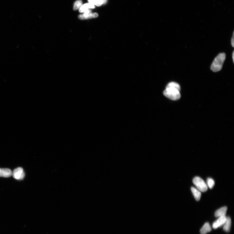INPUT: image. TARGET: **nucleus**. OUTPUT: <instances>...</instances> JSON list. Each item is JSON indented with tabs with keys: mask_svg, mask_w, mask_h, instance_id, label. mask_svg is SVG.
Instances as JSON below:
<instances>
[{
	"mask_svg": "<svg viewBox=\"0 0 234 234\" xmlns=\"http://www.w3.org/2000/svg\"><path fill=\"white\" fill-rule=\"evenodd\" d=\"M191 190L196 200L197 201H199L201 196V192L200 190L194 187H192Z\"/></svg>",
	"mask_w": 234,
	"mask_h": 234,
	"instance_id": "nucleus-12",
	"label": "nucleus"
},
{
	"mask_svg": "<svg viewBox=\"0 0 234 234\" xmlns=\"http://www.w3.org/2000/svg\"><path fill=\"white\" fill-rule=\"evenodd\" d=\"M234 32L233 33V37L232 38V39H231V44L232 46L233 47L234 46Z\"/></svg>",
	"mask_w": 234,
	"mask_h": 234,
	"instance_id": "nucleus-16",
	"label": "nucleus"
},
{
	"mask_svg": "<svg viewBox=\"0 0 234 234\" xmlns=\"http://www.w3.org/2000/svg\"><path fill=\"white\" fill-rule=\"evenodd\" d=\"M211 230L210 224L208 222H206L201 228L200 231V233L201 234H206L210 232Z\"/></svg>",
	"mask_w": 234,
	"mask_h": 234,
	"instance_id": "nucleus-11",
	"label": "nucleus"
},
{
	"mask_svg": "<svg viewBox=\"0 0 234 234\" xmlns=\"http://www.w3.org/2000/svg\"><path fill=\"white\" fill-rule=\"evenodd\" d=\"M13 178L17 180H22L25 177V173L22 168L19 167L15 169L12 172Z\"/></svg>",
	"mask_w": 234,
	"mask_h": 234,
	"instance_id": "nucleus-4",
	"label": "nucleus"
},
{
	"mask_svg": "<svg viewBox=\"0 0 234 234\" xmlns=\"http://www.w3.org/2000/svg\"><path fill=\"white\" fill-rule=\"evenodd\" d=\"M98 16V15L97 13H91L87 15H84L83 14L79 15L78 17L81 20H85L89 19L92 18H97Z\"/></svg>",
	"mask_w": 234,
	"mask_h": 234,
	"instance_id": "nucleus-7",
	"label": "nucleus"
},
{
	"mask_svg": "<svg viewBox=\"0 0 234 234\" xmlns=\"http://www.w3.org/2000/svg\"><path fill=\"white\" fill-rule=\"evenodd\" d=\"M231 224H232V221H231L230 217H227L226 221L223 225V230L225 232H229L231 230Z\"/></svg>",
	"mask_w": 234,
	"mask_h": 234,
	"instance_id": "nucleus-10",
	"label": "nucleus"
},
{
	"mask_svg": "<svg viewBox=\"0 0 234 234\" xmlns=\"http://www.w3.org/2000/svg\"><path fill=\"white\" fill-rule=\"evenodd\" d=\"M227 210V207L226 206L223 207L216 211L215 214V216L216 217H219L226 216Z\"/></svg>",
	"mask_w": 234,
	"mask_h": 234,
	"instance_id": "nucleus-8",
	"label": "nucleus"
},
{
	"mask_svg": "<svg viewBox=\"0 0 234 234\" xmlns=\"http://www.w3.org/2000/svg\"><path fill=\"white\" fill-rule=\"evenodd\" d=\"M234 52L233 51V54H232V57H233V62H234Z\"/></svg>",
	"mask_w": 234,
	"mask_h": 234,
	"instance_id": "nucleus-18",
	"label": "nucleus"
},
{
	"mask_svg": "<svg viewBox=\"0 0 234 234\" xmlns=\"http://www.w3.org/2000/svg\"><path fill=\"white\" fill-rule=\"evenodd\" d=\"M88 1L89 3L98 7L101 6L103 3L102 0H88Z\"/></svg>",
	"mask_w": 234,
	"mask_h": 234,
	"instance_id": "nucleus-13",
	"label": "nucleus"
},
{
	"mask_svg": "<svg viewBox=\"0 0 234 234\" xmlns=\"http://www.w3.org/2000/svg\"><path fill=\"white\" fill-rule=\"evenodd\" d=\"M103 1V4H105L107 3V0H102Z\"/></svg>",
	"mask_w": 234,
	"mask_h": 234,
	"instance_id": "nucleus-17",
	"label": "nucleus"
},
{
	"mask_svg": "<svg viewBox=\"0 0 234 234\" xmlns=\"http://www.w3.org/2000/svg\"><path fill=\"white\" fill-rule=\"evenodd\" d=\"M181 87L179 84L175 82H171L167 85L163 92V94L168 98L173 100H176L180 99Z\"/></svg>",
	"mask_w": 234,
	"mask_h": 234,
	"instance_id": "nucleus-1",
	"label": "nucleus"
},
{
	"mask_svg": "<svg viewBox=\"0 0 234 234\" xmlns=\"http://www.w3.org/2000/svg\"><path fill=\"white\" fill-rule=\"evenodd\" d=\"M226 219L227 217L226 216L219 217V218L213 222L212 224V227L215 229L222 226L226 221Z\"/></svg>",
	"mask_w": 234,
	"mask_h": 234,
	"instance_id": "nucleus-5",
	"label": "nucleus"
},
{
	"mask_svg": "<svg viewBox=\"0 0 234 234\" xmlns=\"http://www.w3.org/2000/svg\"><path fill=\"white\" fill-rule=\"evenodd\" d=\"M83 5L82 1L81 0L76 1L73 5V10H76L79 9Z\"/></svg>",
	"mask_w": 234,
	"mask_h": 234,
	"instance_id": "nucleus-14",
	"label": "nucleus"
},
{
	"mask_svg": "<svg viewBox=\"0 0 234 234\" xmlns=\"http://www.w3.org/2000/svg\"><path fill=\"white\" fill-rule=\"evenodd\" d=\"M95 8V5L90 3H86L83 5L79 9L80 13H84L86 10L89 9H93Z\"/></svg>",
	"mask_w": 234,
	"mask_h": 234,
	"instance_id": "nucleus-9",
	"label": "nucleus"
},
{
	"mask_svg": "<svg viewBox=\"0 0 234 234\" xmlns=\"http://www.w3.org/2000/svg\"><path fill=\"white\" fill-rule=\"evenodd\" d=\"M193 183L196 186L197 189L201 192H206L208 189L207 185L199 177H195L193 179Z\"/></svg>",
	"mask_w": 234,
	"mask_h": 234,
	"instance_id": "nucleus-3",
	"label": "nucleus"
},
{
	"mask_svg": "<svg viewBox=\"0 0 234 234\" xmlns=\"http://www.w3.org/2000/svg\"><path fill=\"white\" fill-rule=\"evenodd\" d=\"M12 175V172L10 169L0 168V177H10Z\"/></svg>",
	"mask_w": 234,
	"mask_h": 234,
	"instance_id": "nucleus-6",
	"label": "nucleus"
},
{
	"mask_svg": "<svg viewBox=\"0 0 234 234\" xmlns=\"http://www.w3.org/2000/svg\"><path fill=\"white\" fill-rule=\"evenodd\" d=\"M206 184L209 188L212 189L215 185L214 181L211 178H208L207 180Z\"/></svg>",
	"mask_w": 234,
	"mask_h": 234,
	"instance_id": "nucleus-15",
	"label": "nucleus"
},
{
	"mask_svg": "<svg viewBox=\"0 0 234 234\" xmlns=\"http://www.w3.org/2000/svg\"><path fill=\"white\" fill-rule=\"evenodd\" d=\"M226 54L224 53H220L214 60L211 64V69L214 72L219 71L222 67L226 59Z\"/></svg>",
	"mask_w": 234,
	"mask_h": 234,
	"instance_id": "nucleus-2",
	"label": "nucleus"
}]
</instances>
